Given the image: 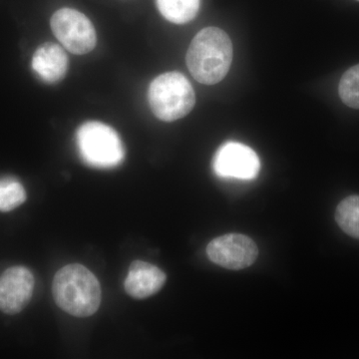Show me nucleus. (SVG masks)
Segmentation results:
<instances>
[{"mask_svg": "<svg viewBox=\"0 0 359 359\" xmlns=\"http://www.w3.org/2000/svg\"><path fill=\"white\" fill-rule=\"evenodd\" d=\"M187 65L200 83L214 85L226 77L233 61V44L218 27L201 30L187 52Z\"/></svg>", "mask_w": 359, "mask_h": 359, "instance_id": "1", "label": "nucleus"}, {"mask_svg": "<svg viewBox=\"0 0 359 359\" xmlns=\"http://www.w3.org/2000/svg\"><path fill=\"white\" fill-rule=\"evenodd\" d=\"M52 292L59 308L78 318L95 313L102 297L96 276L79 264L59 269L54 276Z\"/></svg>", "mask_w": 359, "mask_h": 359, "instance_id": "2", "label": "nucleus"}, {"mask_svg": "<svg viewBox=\"0 0 359 359\" xmlns=\"http://www.w3.org/2000/svg\"><path fill=\"white\" fill-rule=\"evenodd\" d=\"M148 98L156 117L165 122L185 117L196 103L192 85L179 72L164 73L156 77L149 87Z\"/></svg>", "mask_w": 359, "mask_h": 359, "instance_id": "3", "label": "nucleus"}, {"mask_svg": "<svg viewBox=\"0 0 359 359\" xmlns=\"http://www.w3.org/2000/svg\"><path fill=\"white\" fill-rule=\"evenodd\" d=\"M78 152L85 164L98 169H110L121 164L125 149L119 135L104 123L91 121L77 130Z\"/></svg>", "mask_w": 359, "mask_h": 359, "instance_id": "4", "label": "nucleus"}, {"mask_svg": "<svg viewBox=\"0 0 359 359\" xmlns=\"http://www.w3.org/2000/svg\"><path fill=\"white\" fill-rule=\"evenodd\" d=\"M52 32L61 44L77 55H83L96 46V32L83 13L72 8H61L52 15Z\"/></svg>", "mask_w": 359, "mask_h": 359, "instance_id": "5", "label": "nucleus"}, {"mask_svg": "<svg viewBox=\"0 0 359 359\" xmlns=\"http://www.w3.org/2000/svg\"><path fill=\"white\" fill-rule=\"evenodd\" d=\"M207 255L212 263L222 268L238 271L256 262L259 249L248 236L228 233L214 238L208 245Z\"/></svg>", "mask_w": 359, "mask_h": 359, "instance_id": "6", "label": "nucleus"}, {"mask_svg": "<svg viewBox=\"0 0 359 359\" xmlns=\"http://www.w3.org/2000/svg\"><path fill=\"white\" fill-rule=\"evenodd\" d=\"M215 174L221 178L252 180L261 169V162L257 153L238 142L224 144L215 154L212 160Z\"/></svg>", "mask_w": 359, "mask_h": 359, "instance_id": "7", "label": "nucleus"}, {"mask_svg": "<svg viewBox=\"0 0 359 359\" xmlns=\"http://www.w3.org/2000/svg\"><path fill=\"white\" fill-rule=\"evenodd\" d=\"M34 289V276L25 266H13L0 276V311L20 313L29 304Z\"/></svg>", "mask_w": 359, "mask_h": 359, "instance_id": "8", "label": "nucleus"}, {"mask_svg": "<svg viewBox=\"0 0 359 359\" xmlns=\"http://www.w3.org/2000/svg\"><path fill=\"white\" fill-rule=\"evenodd\" d=\"M166 273L154 264L135 261L125 280V290L134 299H147L157 294L166 283Z\"/></svg>", "mask_w": 359, "mask_h": 359, "instance_id": "9", "label": "nucleus"}, {"mask_svg": "<svg viewBox=\"0 0 359 359\" xmlns=\"http://www.w3.org/2000/svg\"><path fill=\"white\" fill-rule=\"evenodd\" d=\"M32 67L45 83H58L67 72L68 57L60 45L47 42L33 54Z\"/></svg>", "mask_w": 359, "mask_h": 359, "instance_id": "10", "label": "nucleus"}, {"mask_svg": "<svg viewBox=\"0 0 359 359\" xmlns=\"http://www.w3.org/2000/svg\"><path fill=\"white\" fill-rule=\"evenodd\" d=\"M200 4V0H157L161 14L177 25L193 20L199 13Z\"/></svg>", "mask_w": 359, "mask_h": 359, "instance_id": "11", "label": "nucleus"}, {"mask_svg": "<svg viewBox=\"0 0 359 359\" xmlns=\"http://www.w3.org/2000/svg\"><path fill=\"white\" fill-rule=\"evenodd\" d=\"M335 219L344 233L359 238V196H349L342 200L337 205Z\"/></svg>", "mask_w": 359, "mask_h": 359, "instance_id": "12", "label": "nucleus"}, {"mask_svg": "<svg viewBox=\"0 0 359 359\" xmlns=\"http://www.w3.org/2000/svg\"><path fill=\"white\" fill-rule=\"evenodd\" d=\"M25 187L14 177L0 178V212H11L25 202Z\"/></svg>", "mask_w": 359, "mask_h": 359, "instance_id": "13", "label": "nucleus"}, {"mask_svg": "<svg viewBox=\"0 0 359 359\" xmlns=\"http://www.w3.org/2000/svg\"><path fill=\"white\" fill-rule=\"evenodd\" d=\"M342 102L353 109H359V65L353 66L342 75L339 86Z\"/></svg>", "mask_w": 359, "mask_h": 359, "instance_id": "14", "label": "nucleus"}, {"mask_svg": "<svg viewBox=\"0 0 359 359\" xmlns=\"http://www.w3.org/2000/svg\"><path fill=\"white\" fill-rule=\"evenodd\" d=\"M358 1H359V0H358Z\"/></svg>", "mask_w": 359, "mask_h": 359, "instance_id": "15", "label": "nucleus"}]
</instances>
